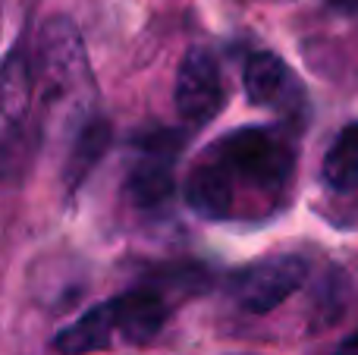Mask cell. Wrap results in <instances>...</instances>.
Here are the masks:
<instances>
[{
    "instance_id": "cell-1",
    "label": "cell",
    "mask_w": 358,
    "mask_h": 355,
    "mask_svg": "<svg viewBox=\"0 0 358 355\" xmlns=\"http://www.w3.org/2000/svg\"><path fill=\"white\" fill-rule=\"evenodd\" d=\"M296 173V145L280 126H239L217 138L189 170L185 201L198 217L271 214Z\"/></svg>"
},
{
    "instance_id": "cell-2",
    "label": "cell",
    "mask_w": 358,
    "mask_h": 355,
    "mask_svg": "<svg viewBox=\"0 0 358 355\" xmlns=\"http://www.w3.org/2000/svg\"><path fill=\"white\" fill-rule=\"evenodd\" d=\"M98 98L88 57L79 31L66 16H54L41 31V104L44 110L63 119L85 123ZM76 126V129H79Z\"/></svg>"
},
{
    "instance_id": "cell-3",
    "label": "cell",
    "mask_w": 358,
    "mask_h": 355,
    "mask_svg": "<svg viewBox=\"0 0 358 355\" xmlns=\"http://www.w3.org/2000/svg\"><path fill=\"white\" fill-rule=\"evenodd\" d=\"M308 280V261L302 255H273L245 268L233 280V299L242 312L267 314L283 305Z\"/></svg>"
},
{
    "instance_id": "cell-4",
    "label": "cell",
    "mask_w": 358,
    "mask_h": 355,
    "mask_svg": "<svg viewBox=\"0 0 358 355\" xmlns=\"http://www.w3.org/2000/svg\"><path fill=\"white\" fill-rule=\"evenodd\" d=\"M176 113L189 126H204L223 110L227 92H223L220 63L208 48H189L176 69L173 85Z\"/></svg>"
},
{
    "instance_id": "cell-5",
    "label": "cell",
    "mask_w": 358,
    "mask_h": 355,
    "mask_svg": "<svg viewBox=\"0 0 358 355\" xmlns=\"http://www.w3.org/2000/svg\"><path fill=\"white\" fill-rule=\"evenodd\" d=\"M242 85H245V98L255 107H271L280 110L283 117H302L308 107V94L299 75L283 57L271 54V50H258L245 60L242 69Z\"/></svg>"
},
{
    "instance_id": "cell-6",
    "label": "cell",
    "mask_w": 358,
    "mask_h": 355,
    "mask_svg": "<svg viewBox=\"0 0 358 355\" xmlns=\"http://www.w3.org/2000/svg\"><path fill=\"white\" fill-rule=\"evenodd\" d=\"M117 333L132 346H145L164 331L167 324V299L151 287H136L129 293H120L110 299Z\"/></svg>"
},
{
    "instance_id": "cell-7",
    "label": "cell",
    "mask_w": 358,
    "mask_h": 355,
    "mask_svg": "<svg viewBox=\"0 0 358 355\" xmlns=\"http://www.w3.org/2000/svg\"><path fill=\"white\" fill-rule=\"evenodd\" d=\"M176 180H173V148H157V142H151L145 148V154L129 167L123 182V192L129 198V205L136 208H161L164 201L173 195Z\"/></svg>"
},
{
    "instance_id": "cell-8",
    "label": "cell",
    "mask_w": 358,
    "mask_h": 355,
    "mask_svg": "<svg viewBox=\"0 0 358 355\" xmlns=\"http://www.w3.org/2000/svg\"><path fill=\"white\" fill-rule=\"evenodd\" d=\"M110 142H113V126H110V119L98 117V113L88 117L85 123L76 129L69 154H66V161H63V186H66V192H76V189L88 180V173L104 161Z\"/></svg>"
},
{
    "instance_id": "cell-9",
    "label": "cell",
    "mask_w": 358,
    "mask_h": 355,
    "mask_svg": "<svg viewBox=\"0 0 358 355\" xmlns=\"http://www.w3.org/2000/svg\"><path fill=\"white\" fill-rule=\"evenodd\" d=\"M113 337H117V318H113V305L107 299L101 305H92L73 324L63 327L54 337V349L60 355H85L107 349Z\"/></svg>"
},
{
    "instance_id": "cell-10",
    "label": "cell",
    "mask_w": 358,
    "mask_h": 355,
    "mask_svg": "<svg viewBox=\"0 0 358 355\" xmlns=\"http://www.w3.org/2000/svg\"><path fill=\"white\" fill-rule=\"evenodd\" d=\"M0 104H3V132H6V138H13L16 126L25 123V113H29V104H31V69L19 48H13L3 63Z\"/></svg>"
},
{
    "instance_id": "cell-11",
    "label": "cell",
    "mask_w": 358,
    "mask_h": 355,
    "mask_svg": "<svg viewBox=\"0 0 358 355\" xmlns=\"http://www.w3.org/2000/svg\"><path fill=\"white\" fill-rule=\"evenodd\" d=\"M321 176L334 192H358V123L336 132L321 161Z\"/></svg>"
},
{
    "instance_id": "cell-12",
    "label": "cell",
    "mask_w": 358,
    "mask_h": 355,
    "mask_svg": "<svg viewBox=\"0 0 358 355\" xmlns=\"http://www.w3.org/2000/svg\"><path fill=\"white\" fill-rule=\"evenodd\" d=\"M334 355H358V331L349 333V337L334 349Z\"/></svg>"
},
{
    "instance_id": "cell-13",
    "label": "cell",
    "mask_w": 358,
    "mask_h": 355,
    "mask_svg": "<svg viewBox=\"0 0 358 355\" xmlns=\"http://www.w3.org/2000/svg\"><path fill=\"white\" fill-rule=\"evenodd\" d=\"M330 6L343 13H358V0H330Z\"/></svg>"
}]
</instances>
